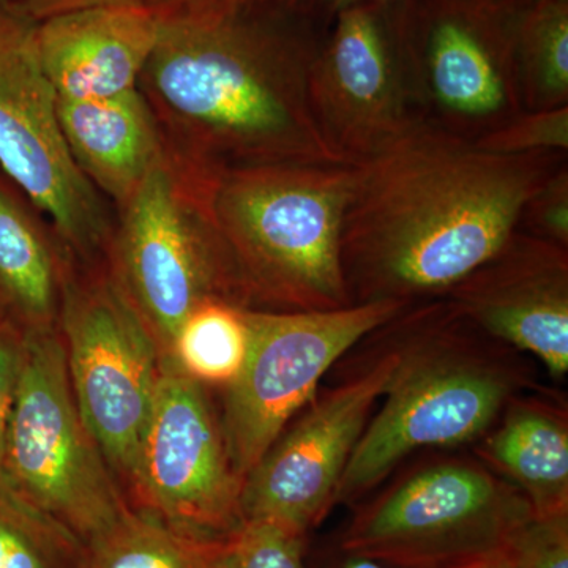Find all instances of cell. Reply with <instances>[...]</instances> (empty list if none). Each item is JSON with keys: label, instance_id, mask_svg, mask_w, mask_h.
<instances>
[{"label": "cell", "instance_id": "1", "mask_svg": "<svg viewBox=\"0 0 568 568\" xmlns=\"http://www.w3.org/2000/svg\"><path fill=\"white\" fill-rule=\"evenodd\" d=\"M567 153L504 155L420 123L354 164L342 260L353 304L446 297L495 256Z\"/></svg>", "mask_w": 568, "mask_h": 568}, {"label": "cell", "instance_id": "2", "mask_svg": "<svg viewBox=\"0 0 568 568\" xmlns=\"http://www.w3.org/2000/svg\"><path fill=\"white\" fill-rule=\"evenodd\" d=\"M324 31L272 0H182L160 9L142 71L174 155L222 173L257 164H346L321 136L310 71Z\"/></svg>", "mask_w": 568, "mask_h": 568}, {"label": "cell", "instance_id": "3", "mask_svg": "<svg viewBox=\"0 0 568 568\" xmlns=\"http://www.w3.org/2000/svg\"><path fill=\"white\" fill-rule=\"evenodd\" d=\"M354 164L280 163L220 173L211 212L246 305L324 312L353 304L342 260Z\"/></svg>", "mask_w": 568, "mask_h": 568}, {"label": "cell", "instance_id": "4", "mask_svg": "<svg viewBox=\"0 0 568 568\" xmlns=\"http://www.w3.org/2000/svg\"><path fill=\"white\" fill-rule=\"evenodd\" d=\"M418 304L390 321L402 358L386 402L347 462L335 504L358 499L418 448L458 446L484 435L519 384L510 365L485 354L476 325L448 298Z\"/></svg>", "mask_w": 568, "mask_h": 568}, {"label": "cell", "instance_id": "5", "mask_svg": "<svg viewBox=\"0 0 568 568\" xmlns=\"http://www.w3.org/2000/svg\"><path fill=\"white\" fill-rule=\"evenodd\" d=\"M219 175L164 149L121 207L111 272L159 339L164 357L175 332L197 306L212 301L248 306L212 219L211 194Z\"/></svg>", "mask_w": 568, "mask_h": 568}, {"label": "cell", "instance_id": "6", "mask_svg": "<svg viewBox=\"0 0 568 568\" xmlns=\"http://www.w3.org/2000/svg\"><path fill=\"white\" fill-rule=\"evenodd\" d=\"M2 476L84 545L132 507L74 402L59 325L24 327Z\"/></svg>", "mask_w": 568, "mask_h": 568}, {"label": "cell", "instance_id": "7", "mask_svg": "<svg viewBox=\"0 0 568 568\" xmlns=\"http://www.w3.org/2000/svg\"><path fill=\"white\" fill-rule=\"evenodd\" d=\"M528 0H395V24L426 125L476 141L525 111L517 33Z\"/></svg>", "mask_w": 568, "mask_h": 568}, {"label": "cell", "instance_id": "8", "mask_svg": "<svg viewBox=\"0 0 568 568\" xmlns=\"http://www.w3.org/2000/svg\"><path fill=\"white\" fill-rule=\"evenodd\" d=\"M59 332L82 420L130 489L151 422L164 353L112 272L62 271Z\"/></svg>", "mask_w": 568, "mask_h": 568}, {"label": "cell", "instance_id": "9", "mask_svg": "<svg viewBox=\"0 0 568 568\" xmlns=\"http://www.w3.org/2000/svg\"><path fill=\"white\" fill-rule=\"evenodd\" d=\"M532 515L510 481L473 463H440L362 508L339 549L398 568L488 566Z\"/></svg>", "mask_w": 568, "mask_h": 568}, {"label": "cell", "instance_id": "10", "mask_svg": "<svg viewBox=\"0 0 568 568\" xmlns=\"http://www.w3.org/2000/svg\"><path fill=\"white\" fill-rule=\"evenodd\" d=\"M409 306L396 301L324 312L245 308V364L226 386L222 418L227 454L245 480L291 418L312 402L331 366L362 338Z\"/></svg>", "mask_w": 568, "mask_h": 568}, {"label": "cell", "instance_id": "11", "mask_svg": "<svg viewBox=\"0 0 568 568\" xmlns=\"http://www.w3.org/2000/svg\"><path fill=\"white\" fill-rule=\"evenodd\" d=\"M0 170L74 253L91 256L111 237L102 196L63 140L37 21L13 0H0Z\"/></svg>", "mask_w": 568, "mask_h": 568}, {"label": "cell", "instance_id": "12", "mask_svg": "<svg viewBox=\"0 0 568 568\" xmlns=\"http://www.w3.org/2000/svg\"><path fill=\"white\" fill-rule=\"evenodd\" d=\"M310 104L342 162L372 159L424 123L399 44L395 0L339 11L310 71Z\"/></svg>", "mask_w": 568, "mask_h": 568}, {"label": "cell", "instance_id": "13", "mask_svg": "<svg viewBox=\"0 0 568 568\" xmlns=\"http://www.w3.org/2000/svg\"><path fill=\"white\" fill-rule=\"evenodd\" d=\"M242 488L203 384L164 357L132 507L186 532L226 537L242 525Z\"/></svg>", "mask_w": 568, "mask_h": 568}, {"label": "cell", "instance_id": "14", "mask_svg": "<svg viewBox=\"0 0 568 568\" xmlns=\"http://www.w3.org/2000/svg\"><path fill=\"white\" fill-rule=\"evenodd\" d=\"M388 353L362 375L321 396L284 429L245 477L242 521H271L301 536L323 521L402 358L398 343Z\"/></svg>", "mask_w": 568, "mask_h": 568}, {"label": "cell", "instance_id": "15", "mask_svg": "<svg viewBox=\"0 0 568 568\" xmlns=\"http://www.w3.org/2000/svg\"><path fill=\"white\" fill-rule=\"evenodd\" d=\"M496 342L536 355L552 376L568 369V250L517 230L446 295Z\"/></svg>", "mask_w": 568, "mask_h": 568}, {"label": "cell", "instance_id": "16", "mask_svg": "<svg viewBox=\"0 0 568 568\" xmlns=\"http://www.w3.org/2000/svg\"><path fill=\"white\" fill-rule=\"evenodd\" d=\"M159 29L148 3L55 14L37 22L41 65L58 99H110L138 88Z\"/></svg>", "mask_w": 568, "mask_h": 568}, {"label": "cell", "instance_id": "17", "mask_svg": "<svg viewBox=\"0 0 568 568\" xmlns=\"http://www.w3.org/2000/svg\"><path fill=\"white\" fill-rule=\"evenodd\" d=\"M58 118L81 173L121 207L166 149L151 104L138 88L110 99H58Z\"/></svg>", "mask_w": 568, "mask_h": 568}, {"label": "cell", "instance_id": "18", "mask_svg": "<svg viewBox=\"0 0 568 568\" xmlns=\"http://www.w3.org/2000/svg\"><path fill=\"white\" fill-rule=\"evenodd\" d=\"M484 457L540 517L568 514V432L555 410L515 405L488 437Z\"/></svg>", "mask_w": 568, "mask_h": 568}, {"label": "cell", "instance_id": "19", "mask_svg": "<svg viewBox=\"0 0 568 568\" xmlns=\"http://www.w3.org/2000/svg\"><path fill=\"white\" fill-rule=\"evenodd\" d=\"M63 265L41 227L0 182V302L28 328L58 327Z\"/></svg>", "mask_w": 568, "mask_h": 568}, {"label": "cell", "instance_id": "20", "mask_svg": "<svg viewBox=\"0 0 568 568\" xmlns=\"http://www.w3.org/2000/svg\"><path fill=\"white\" fill-rule=\"evenodd\" d=\"M226 537L186 532L130 507L85 544L84 568H220Z\"/></svg>", "mask_w": 568, "mask_h": 568}, {"label": "cell", "instance_id": "21", "mask_svg": "<svg viewBox=\"0 0 568 568\" xmlns=\"http://www.w3.org/2000/svg\"><path fill=\"white\" fill-rule=\"evenodd\" d=\"M519 92L525 111L568 104V0H528L517 33Z\"/></svg>", "mask_w": 568, "mask_h": 568}, {"label": "cell", "instance_id": "22", "mask_svg": "<svg viewBox=\"0 0 568 568\" xmlns=\"http://www.w3.org/2000/svg\"><path fill=\"white\" fill-rule=\"evenodd\" d=\"M245 308L223 301L197 306L175 332L166 357L203 386H230L248 353Z\"/></svg>", "mask_w": 568, "mask_h": 568}, {"label": "cell", "instance_id": "23", "mask_svg": "<svg viewBox=\"0 0 568 568\" xmlns=\"http://www.w3.org/2000/svg\"><path fill=\"white\" fill-rule=\"evenodd\" d=\"M85 545L0 477V568H84Z\"/></svg>", "mask_w": 568, "mask_h": 568}, {"label": "cell", "instance_id": "24", "mask_svg": "<svg viewBox=\"0 0 568 568\" xmlns=\"http://www.w3.org/2000/svg\"><path fill=\"white\" fill-rule=\"evenodd\" d=\"M305 536L271 521H242L226 537L220 568H305Z\"/></svg>", "mask_w": 568, "mask_h": 568}, {"label": "cell", "instance_id": "25", "mask_svg": "<svg viewBox=\"0 0 568 568\" xmlns=\"http://www.w3.org/2000/svg\"><path fill=\"white\" fill-rule=\"evenodd\" d=\"M489 152L504 155L568 152V104L552 110L523 111L476 140Z\"/></svg>", "mask_w": 568, "mask_h": 568}, {"label": "cell", "instance_id": "26", "mask_svg": "<svg viewBox=\"0 0 568 568\" xmlns=\"http://www.w3.org/2000/svg\"><path fill=\"white\" fill-rule=\"evenodd\" d=\"M500 568H568V514H534L508 540Z\"/></svg>", "mask_w": 568, "mask_h": 568}, {"label": "cell", "instance_id": "27", "mask_svg": "<svg viewBox=\"0 0 568 568\" xmlns=\"http://www.w3.org/2000/svg\"><path fill=\"white\" fill-rule=\"evenodd\" d=\"M525 233L568 250V164L564 162L532 194L519 227ZM518 227V230H519Z\"/></svg>", "mask_w": 568, "mask_h": 568}, {"label": "cell", "instance_id": "28", "mask_svg": "<svg viewBox=\"0 0 568 568\" xmlns=\"http://www.w3.org/2000/svg\"><path fill=\"white\" fill-rule=\"evenodd\" d=\"M22 351H24V327L6 313L0 317V477H2L11 409H13L18 379H20Z\"/></svg>", "mask_w": 568, "mask_h": 568}, {"label": "cell", "instance_id": "29", "mask_svg": "<svg viewBox=\"0 0 568 568\" xmlns=\"http://www.w3.org/2000/svg\"><path fill=\"white\" fill-rule=\"evenodd\" d=\"M272 2L295 17L304 18L325 32L339 11L357 3L372 2V0H272Z\"/></svg>", "mask_w": 568, "mask_h": 568}, {"label": "cell", "instance_id": "30", "mask_svg": "<svg viewBox=\"0 0 568 568\" xmlns=\"http://www.w3.org/2000/svg\"><path fill=\"white\" fill-rule=\"evenodd\" d=\"M37 22L69 11L102 6H138L145 0H13Z\"/></svg>", "mask_w": 568, "mask_h": 568}, {"label": "cell", "instance_id": "31", "mask_svg": "<svg viewBox=\"0 0 568 568\" xmlns=\"http://www.w3.org/2000/svg\"><path fill=\"white\" fill-rule=\"evenodd\" d=\"M339 552H342V558H338L331 568H398L377 559L343 551V549H339Z\"/></svg>", "mask_w": 568, "mask_h": 568}, {"label": "cell", "instance_id": "32", "mask_svg": "<svg viewBox=\"0 0 568 568\" xmlns=\"http://www.w3.org/2000/svg\"><path fill=\"white\" fill-rule=\"evenodd\" d=\"M474 568H500V567L497 566V564L493 562V564H488V566H480V567H474Z\"/></svg>", "mask_w": 568, "mask_h": 568}, {"label": "cell", "instance_id": "33", "mask_svg": "<svg viewBox=\"0 0 568 568\" xmlns=\"http://www.w3.org/2000/svg\"><path fill=\"white\" fill-rule=\"evenodd\" d=\"M7 313V310L3 308V305H2V302H0V317H2L3 315H6Z\"/></svg>", "mask_w": 568, "mask_h": 568}, {"label": "cell", "instance_id": "34", "mask_svg": "<svg viewBox=\"0 0 568 568\" xmlns=\"http://www.w3.org/2000/svg\"><path fill=\"white\" fill-rule=\"evenodd\" d=\"M178 2H182V0H178Z\"/></svg>", "mask_w": 568, "mask_h": 568}]
</instances>
